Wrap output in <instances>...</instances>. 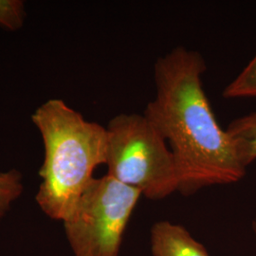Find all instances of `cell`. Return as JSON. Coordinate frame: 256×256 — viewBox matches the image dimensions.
<instances>
[{
  "instance_id": "3",
  "label": "cell",
  "mask_w": 256,
  "mask_h": 256,
  "mask_svg": "<svg viewBox=\"0 0 256 256\" xmlns=\"http://www.w3.org/2000/svg\"><path fill=\"white\" fill-rule=\"evenodd\" d=\"M108 174L149 200L178 190L174 154L155 126L142 114H120L106 128Z\"/></svg>"
},
{
  "instance_id": "10",
  "label": "cell",
  "mask_w": 256,
  "mask_h": 256,
  "mask_svg": "<svg viewBox=\"0 0 256 256\" xmlns=\"http://www.w3.org/2000/svg\"><path fill=\"white\" fill-rule=\"evenodd\" d=\"M252 228H254V234H256V220L254 221V224H252Z\"/></svg>"
},
{
  "instance_id": "6",
  "label": "cell",
  "mask_w": 256,
  "mask_h": 256,
  "mask_svg": "<svg viewBox=\"0 0 256 256\" xmlns=\"http://www.w3.org/2000/svg\"><path fill=\"white\" fill-rule=\"evenodd\" d=\"M226 131L245 167L256 160V110L234 120Z\"/></svg>"
},
{
  "instance_id": "1",
  "label": "cell",
  "mask_w": 256,
  "mask_h": 256,
  "mask_svg": "<svg viewBox=\"0 0 256 256\" xmlns=\"http://www.w3.org/2000/svg\"><path fill=\"white\" fill-rule=\"evenodd\" d=\"M206 70L202 55L185 46L158 57L154 66L155 99L144 111L169 142L176 164L178 191L184 196L238 182L247 170L204 92Z\"/></svg>"
},
{
  "instance_id": "2",
  "label": "cell",
  "mask_w": 256,
  "mask_h": 256,
  "mask_svg": "<svg viewBox=\"0 0 256 256\" xmlns=\"http://www.w3.org/2000/svg\"><path fill=\"white\" fill-rule=\"evenodd\" d=\"M32 119L45 147L36 202L48 216L64 221L95 168L106 164V128L86 120L59 99L44 102Z\"/></svg>"
},
{
  "instance_id": "8",
  "label": "cell",
  "mask_w": 256,
  "mask_h": 256,
  "mask_svg": "<svg viewBox=\"0 0 256 256\" xmlns=\"http://www.w3.org/2000/svg\"><path fill=\"white\" fill-rule=\"evenodd\" d=\"M22 191V174L19 171L12 169L7 172H0V220L21 196Z\"/></svg>"
},
{
  "instance_id": "5",
  "label": "cell",
  "mask_w": 256,
  "mask_h": 256,
  "mask_svg": "<svg viewBox=\"0 0 256 256\" xmlns=\"http://www.w3.org/2000/svg\"><path fill=\"white\" fill-rule=\"evenodd\" d=\"M153 256H210L207 250L182 226L160 221L151 230Z\"/></svg>"
},
{
  "instance_id": "9",
  "label": "cell",
  "mask_w": 256,
  "mask_h": 256,
  "mask_svg": "<svg viewBox=\"0 0 256 256\" xmlns=\"http://www.w3.org/2000/svg\"><path fill=\"white\" fill-rule=\"evenodd\" d=\"M25 18L24 2L20 0H0V26L16 30L23 26Z\"/></svg>"
},
{
  "instance_id": "7",
  "label": "cell",
  "mask_w": 256,
  "mask_h": 256,
  "mask_svg": "<svg viewBox=\"0 0 256 256\" xmlns=\"http://www.w3.org/2000/svg\"><path fill=\"white\" fill-rule=\"evenodd\" d=\"M222 95L226 99L256 98V52L244 70L224 88Z\"/></svg>"
},
{
  "instance_id": "4",
  "label": "cell",
  "mask_w": 256,
  "mask_h": 256,
  "mask_svg": "<svg viewBox=\"0 0 256 256\" xmlns=\"http://www.w3.org/2000/svg\"><path fill=\"white\" fill-rule=\"evenodd\" d=\"M142 192L106 174L93 178L64 220L75 256H119L124 230Z\"/></svg>"
}]
</instances>
